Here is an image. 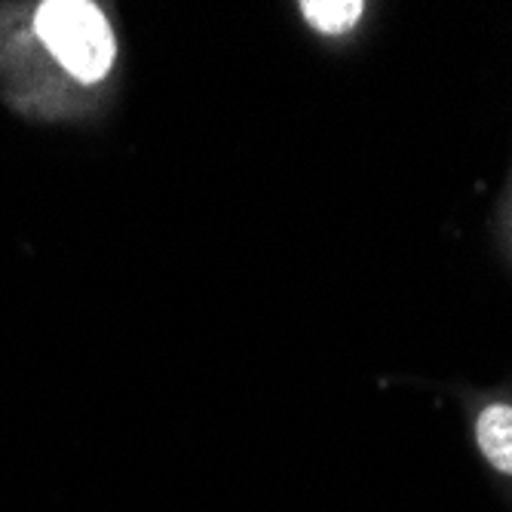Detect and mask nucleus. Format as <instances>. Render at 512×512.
I'll return each mask as SVG.
<instances>
[{
    "label": "nucleus",
    "mask_w": 512,
    "mask_h": 512,
    "mask_svg": "<svg viewBox=\"0 0 512 512\" xmlns=\"http://www.w3.org/2000/svg\"><path fill=\"white\" fill-rule=\"evenodd\" d=\"M120 59L114 19L89 0L0 7V83L16 111L74 117L102 102Z\"/></svg>",
    "instance_id": "1"
},
{
    "label": "nucleus",
    "mask_w": 512,
    "mask_h": 512,
    "mask_svg": "<svg viewBox=\"0 0 512 512\" xmlns=\"http://www.w3.org/2000/svg\"><path fill=\"white\" fill-rule=\"evenodd\" d=\"M476 445L500 476H512V402H485L476 414Z\"/></svg>",
    "instance_id": "2"
},
{
    "label": "nucleus",
    "mask_w": 512,
    "mask_h": 512,
    "mask_svg": "<svg viewBox=\"0 0 512 512\" xmlns=\"http://www.w3.org/2000/svg\"><path fill=\"white\" fill-rule=\"evenodd\" d=\"M304 22L316 31V34H325V37H344L350 34L362 16H365V4H332V0H319V4H310V0H304V4H298Z\"/></svg>",
    "instance_id": "3"
},
{
    "label": "nucleus",
    "mask_w": 512,
    "mask_h": 512,
    "mask_svg": "<svg viewBox=\"0 0 512 512\" xmlns=\"http://www.w3.org/2000/svg\"><path fill=\"white\" fill-rule=\"evenodd\" d=\"M506 227H509V237H512V191H509V203H506Z\"/></svg>",
    "instance_id": "4"
}]
</instances>
